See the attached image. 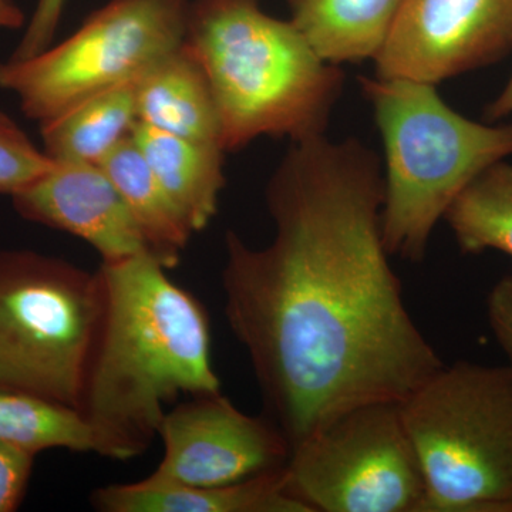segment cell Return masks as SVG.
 Returning <instances> with one entry per match:
<instances>
[{"label":"cell","mask_w":512,"mask_h":512,"mask_svg":"<svg viewBox=\"0 0 512 512\" xmlns=\"http://www.w3.org/2000/svg\"><path fill=\"white\" fill-rule=\"evenodd\" d=\"M136 110L137 121L144 126L221 146L220 119L210 83L185 43L137 80Z\"/></svg>","instance_id":"4fadbf2b"},{"label":"cell","mask_w":512,"mask_h":512,"mask_svg":"<svg viewBox=\"0 0 512 512\" xmlns=\"http://www.w3.org/2000/svg\"><path fill=\"white\" fill-rule=\"evenodd\" d=\"M289 493L312 512H420L424 478L400 402L339 414L292 450Z\"/></svg>","instance_id":"ba28073f"},{"label":"cell","mask_w":512,"mask_h":512,"mask_svg":"<svg viewBox=\"0 0 512 512\" xmlns=\"http://www.w3.org/2000/svg\"><path fill=\"white\" fill-rule=\"evenodd\" d=\"M141 156L192 231H204L220 208L224 148L171 136L137 123L131 133Z\"/></svg>","instance_id":"5bb4252c"},{"label":"cell","mask_w":512,"mask_h":512,"mask_svg":"<svg viewBox=\"0 0 512 512\" xmlns=\"http://www.w3.org/2000/svg\"><path fill=\"white\" fill-rule=\"evenodd\" d=\"M444 220L464 255L498 251L512 258V165L500 161L478 175Z\"/></svg>","instance_id":"d6986e66"},{"label":"cell","mask_w":512,"mask_h":512,"mask_svg":"<svg viewBox=\"0 0 512 512\" xmlns=\"http://www.w3.org/2000/svg\"><path fill=\"white\" fill-rule=\"evenodd\" d=\"M274 241L225 235V316L295 448L339 414L403 402L444 366L382 232L383 167L356 138L292 143L266 187Z\"/></svg>","instance_id":"6da1fadb"},{"label":"cell","mask_w":512,"mask_h":512,"mask_svg":"<svg viewBox=\"0 0 512 512\" xmlns=\"http://www.w3.org/2000/svg\"><path fill=\"white\" fill-rule=\"evenodd\" d=\"M35 454L0 441V512L18 510L25 498Z\"/></svg>","instance_id":"44dd1931"},{"label":"cell","mask_w":512,"mask_h":512,"mask_svg":"<svg viewBox=\"0 0 512 512\" xmlns=\"http://www.w3.org/2000/svg\"><path fill=\"white\" fill-rule=\"evenodd\" d=\"M101 303L97 272L0 252V384L79 409Z\"/></svg>","instance_id":"8992f818"},{"label":"cell","mask_w":512,"mask_h":512,"mask_svg":"<svg viewBox=\"0 0 512 512\" xmlns=\"http://www.w3.org/2000/svg\"><path fill=\"white\" fill-rule=\"evenodd\" d=\"M485 117L490 121H497L500 119H504V117L511 116L512 114V74L510 80H508L507 84L503 89V92L498 94L497 97L487 107H485L484 111Z\"/></svg>","instance_id":"cb8c5ba5"},{"label":"cell","mask_w":512,"mask_h":512,"mask_svg":"<svg viewBox=\"0 0 512 512\" xmlns=\"http://www.w3.org/2000/svg\"><path fill=\"white\" fill-rule=\"evenodd\" d=\"M0 12L10 13V15H23L15 0H0Z\"/></svg>","instance_id":"484cf974"},{"label":"cell","mask_w":512,"mask_h":512,"mask_svg":"<svg viewBox=\"0 0 512 512\" xmlns=\"http://www.w3.org/2000/svg\"><path fill=\"white\" fill-rule=\"evenodd\" d=\"M67 2L69 0H37L22 40L10 59H28L52 46Z\"/></svg>","instance_id":"7402d4cb"},{"label":"cell","mask_w":512,"mask_h":512,"mask_svg":"<svg viewBox=\"0 0 512 512\" xmlns=\"http://www.w3.org/2000/svg\"><path fill=\"white\" fill-rule=\"evenodd\" d=\"M90 501L101 512H312L289 493L285 468L220 487L158 483L147 477L97 488Z\"/></svg>","instance_id":"7c38bea8"},{"label":"cell","mask_w":512,"mask_h":512,"mask_svg":"<svg viewBox=\"0 0 512 512\" xmlns=\"http://www.w3.org/2000/svg\"><path fill=\"white\" fill-rule=\"evenodd\" d=\"M148 254L101 262V315L79 413L97 454L128 461L158 437L168 403L221 392L210 319Z\"/></svg>","instance_id":"7a4b0ae2"},{"label":"cell","mask_w":512,"mask_h":512,"mask_svg":"<svg viewBox=\"0 0 512 512\" xmlns=\"http://www.w3.org/2000/svg\"><path fill=\"white\" fill-rule=\"evenodd\" d=\"M487 318L498 346L512 370V275L495 282L487 296Z\"/></svg>","instance_id":"603a6c76"},{"label":"cell","mask_w":512,"mask_h":512,"mask_svg":"<svg viewBox=\"0 0 512 512\" xmlns=\"http://www.w3.org/2000/svg\"><path fill=\"white\" fill-rule=\"evenodd\" d=\"M512 50V0H403L376 77L436 86Z\"/></svg>","instance_id":"30bf717a"},{"label":"cell","mask_w":512,"mask_h":512,"mask_svg":"<svg viewBox=\"0 0 512 512\" xmlns=\"http://www.w3.org/2000/svg\"><path fill=\"white\" fill-rule=\"evenodd\" d=\"M188 0H110L72 36L28 59L0 62V89L39 124L90 97L136 83L183 45Z\"/></svg>","instance_id":"52a82bcc"},{"label":"cell","mask_w":512,"mask_h":512,"mask_svg":"<svg viewBox=\"0 0 512 512\" xmlns=\"http://www.w3.org/2000/svg\"><path fill=\"white\" fill-rule=\"evenodd\" d=\"M360 87L384 147V247L390 256L421 262L458 195L512 157V121L490 126L467 119L434 84L360 77Z\"/></svg>","instance_id":"277c9868"},{"label":"cell","mask_w":512,"mask_h":512,"mask_svg":"<svg viewBox=\"0 0 512 512\" xmlns=\"http://www.w3.org/2000/svg\"><path fill=\"white\" fill-rule=\"evenodd\" d=\"M12 201L20 217L83 239L103 261L151 255L126 201L100 165L56 161Z\"/></svg>","instance_id":"8fae6325"},{"label":"cell","mask_w":512,"mask_h":512,"mask_svg":"<svg viewBox=\"0 0 512 512\" xmlns=\"http://www.w3.org/2000/svg\"><path fill=\"white\" fill-rule=\"evenodd\" d=\"M25 22L23 15H10V13L0 12V29H19Z\"/></svg>","instance_id":"d4e9b609"},{"label":"cell","mask_w":512,"mask_h":512,"mask_svg":"<svg viewBox=\"0 0 512 512\" xmlns=\"http://www.w3.org/2000/svg\"><path fill=\"white\" fill-rule=\"evenodd\" d=\"M158 483L220 487L284 470L292 448L268 416H249L220 393L192 396L165 413Z\"/></svg>","instance_id":"9c48e42d"},{"label":"cell","mask_w":512,"mask_h":512,"mask_svg":"<svg viewBox=\"0 0 512 512\" xmlns=\"http://www.w3.org/2000/svg\"><path fill=\"white\" fill-rule=\"evenodd\" d=\"M136 83L90 97L39 124L43 150L59 163L100 165L136 127Z\"/></svg>","instance_id":"2e32d148"},{"label":"cell","mask_w":512,"mask_h":512,"mask_svg":"<svg viewBox=\"0 0 512 512\" xmlns=\"http://www.w3.org/2000/svg\"><path fill=\"white\" fill-rule=\"evenodd\" d=\"M184 43L210 83L225 153L264 136L296 143L325 134L345 76L291 20L259 0H195Z\"/></svg>","instance_id":"3957f363"},{"label":"cell","mask_w":512,"mask_h":512,"mask_svg":"<svg viewBox=\"0 0 512 512\" xmlns=\"http://www.w3.org/2000/svg\"><path fill=\"white\" fill-rule=\"evenodd\" d=\"M100 167L126 201L151 256L164 268L177 266L194 231L163 185L158 183L133 137L124 140Z\"/></svg>","instance_id":"e0dca14e"},{"label":"cell","mask_w":512,"mask_h":512,"mask_svg":"<svg viewBox=\"0 0 512 512\" xmlns=\"http://www.w3.org/2000/svg\"><path fill=\"white\" fill-rule=\"evenodd\" d=\"M55 164L15 120L0 110V194L13 197L35 184Z\"/></svg>","instance_id":"ffe728a7"},{"label":"cell","mask_w":512,"mask_h":512,"mask_svg":"<svg viewBox=\"0 0 512 512\" xmlns=\"http://www.w3.org/2000/svg\"><path fill=\"white\" fill-rule=\"evenodd\" d=\"M424 478L420 512H512V370L444 365L403 402Z\"/></svg>","instance_id":"5b68a950"},{"label":"cell","mask_w":512,"mask_h":512,"mask_svg":"<svg viewBox=\"0 0 512 512\" xmlns=\"http://www.w3.org/2000/svg\"><path fill=\"white\" fill-rule=\"evenodd\" d=\"M0 441L35 456L55 448L97 453L93 431L79 410L3 384H0Z\"/></svg>","instance_id":"ac0fdd59"},{"label":"cell","mask_w":512,"mask_h":512,"mask_svg":"<svg viewBox=\"0 0 512 512\" xmlns=\"http://www.w3.org/2000/svg\"><path fill=\"white\" fill-rule=\"evenodd\" d=\"M291 22L330 64L375 60L403 0H286Z\"/></svg>","instance_id":"9a60e30c"}]
</instances>
